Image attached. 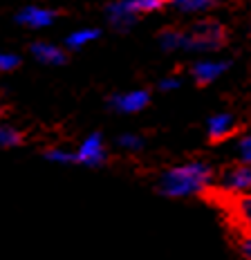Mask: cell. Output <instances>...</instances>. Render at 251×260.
I'll return each mask as SVG.
<instances>
[{
    "instance_id": "8",
    "label": "cell",
    "mask_w": 251,
    "mask_h": 260,
    "mask_svg": "<svg viewBox=\"0 0 251 260\" xmlns=\"http://www.w3.org/2000/svg\"><path fill=\"white\" fill-rule=\"evenodd\" d=\"M236 133V119L227 112H220V115H213L209 119V137L213 142H222V139L231 137Z\"/></svg>"
},
{
    "instance_id": "16",
    "label": "cell",
    "mask_w": 251,
    "mask_h": 260,
    "mask_svg": "<svg viewBox=\"0 0 251 260\" xmlns=\"http://www.w3.org/2000/svg\"><path fill=\"white\" fill-rule=\"evenodd\" d=\"M45 157L52 161V164H76V161H74V153H68V150H63V148L47 150Z\"/></svg>"
},
{
    "instance_id": "13",
    "label": "cell",
    "mask_w": 251,
    "mask_h": 260,
    "mask_svg": "<svg viewBox=\"0 0 251 260\" xmlns=\"http://www.w3.org/2000/svg\"><path fill=\"white\" fill-rule=\"evenodd\" d=\"M164 3H166V0H123V5H125V7H128L135 16L157 12V9L164 7Z\"/></svg>"
},
{
    "instance_id": "4",
    "label": "cell",
    "mask_w": 251,
    "mask_h": 260,
    "mask_svg": "<svg viewBox=\"0 0 251 260\" xmlns=\"http://www.w3.org/2000/svg\"><path fill=\"white\" fill-rule=\"evenodd\" d=\"M222 188L229 195L251 193V164H238L222 175Z\"/></svg>"
},
{
    "instance_id": "15",
    "label": "cell",
    "mask_w": 251,
    "mask_h": 260,
    "mask_svg": "<svg viewBox=\"0 0 251 260\" xmlns=\"http://www.w3.org/2000/svg\"><path fill=\"white\" fill-rule=\"evenodd\" d=\"M182 41H184V31L179 29H164L160 34V45L168 52L182 50Z\"/></svg>"
},
{
    "instance_id": "1",
    "label": "cell",
    "mask_w": 251,
    "mask_h": 260,
    "mask_svg": "<svg viewBox=\"0 0 251 260\" xmlns=\"http://www.w3.org/2000/svg\"><path fill=\"white\" fill-rule=\"evenodd\" d=\"M213 173L202 161H189V164L175 166L160 177V193L166 198H189L209 188Z\"/></svg>"
},
{
    "instance_id": "3",
    "label": "cell",
    "mask_w": 251,
    "mask_h": 260,
    "mask_svg": "<svg viewBox=\"0 0 251 260\" xmlns=\"http://www.w3.org/2000/svg\"><path fill=\"white\" fill-rule=\"evenodd\" d=\"M74 161L83 166H101L106 161V146H103V137L97 133L88 135L81 142L79 150L74 153Z\"/></svg>"
},
{
    "instance_id": "5",
    "label": "cell",
    "mask_w": 251,
    "mask_h": 260,
    "mask_svg": "<svg viewBox=\"0 0 251 260\" xmlns=\"http://www.w3.org/2000/svg\"><path fill=\"white\" fill-rule=\"evenodd\" d=\"M148 101H150V96L146 90H130V92H123V94L112 96L110 106L117 112H121V115H135V112L144 110L148 106Z\"/></svg>"
},
{
    "instance_id": "14",
    "label": "cell",
    "mask_w": 251,
    "mask_h": 260,
    "mask_svg": "<svg viewBox=\"0 0 251 260\" xmlns=\"http://www.w3.org/2000/svg\"><path fill=\"white\" fill-rule=\"evenodd\" d=\"M20 142H23V135L18 128L0 123V148H14V146H20Z\"/></svg>"
},
{
    "instance_id": "17",
    "label": "cell",
    "mask_w": 251,
    "mask_h": 260,
    "mask_svg": "<svg viewBox=\"0 0 251 260\" xmlns=\"http://www.w3.org/2000/svg\"><path fill=\"white\" fill-rule=\"evenodd\" d=\"M238 157L242 164H251V133H247L238 142Z\"/></svg>"
},
{
    "instance_id": "11",
    "label": "cell",
    "mask_w": 251,
    "mask_h": 260,
    "mask_svg": "<svg viewBox=\"0 0 251 260\" xmlns=\"http://www.w3.org/2000/svg\"><path fill=\"white\" fill-rule=\"evenodd\" d=\"M97 39H99V29H95V27H83V29H76L68 36V47L70 50H83L85 45L95 43Z\"/></svg>"
},
{
    "instance_id": "9",
    "label": "cell",
    "mask_w": 251,
    "mask_h": 260,
    "mask_svg": "<svg viewBox=\"0 0 251 260\" xmlns=\"http://www.w3.org/2000/svg\"><path fill=\"white\" fill-rule=\"evenodd\" d=\"M32 56L43 65H63L65 63L63 50L52 45V43H34V45H32Z\"/></svg>"
},
{
    "instance_id": "7",
    "label": "cell",
    "mask_w": 251,
    "mask_h": 260,
    "mask_svg": "<svg viewBox=\"0 0 251 260\" xmlns=\"http://www.w3.org/2000/svg\"><path fill=\"white\" fill-rule=\"evenodd\" d=\"M229 63L227 61H213V58H209V61H200L193 65V79L198 81V83L202 85H209L213 83V81H217L222 77V74L227 72Z\"/></svg>"
},
{
    "instance_id": "10",
    "label": "cell",
    "mask_w": 251,
    "mask_h": 260,
    "mask_svg": "<svg viewBox=\"0 0 251 260\" xmlns=\"http://www.w3.org/2000/svg\"><path fill=\"white\" fill-rule=\"evenodd\" d=\"M231 213L240 224H242L244 234H251V193L233 195L231 198Z\"/></svg>"
},
{
    "instance_id": "20",
    "label": "cell",
    "mask_w": 251,
    "mask_h": 260,
    "mask_svg": "<svg viewBox=\"0 0 251 260\" xmlns=\"http://www.w3.org/2000/svg\"><path fill=\"white\" fill-rule=\"evenodd\" d=\"M240 253L244 260H251V234H242L240 238Z\"/></svg>"
},
{
    "instance_id": "19",
    "label": "cell",
    "mask_w": 251,
    "mask_h": 260,
    "mask_svg": "<svg viewBox=\"0 0 251 260\" xmlns=\"http://www.w3.org/2000/svg\"><path fill=\"white\" fill-rule=\"evenodd\" d=\"M119 146L125 150H141L144 148V139L137 137V135H121L119 137Z\"/></svg>"
},
{
    "instance_id": "6",
    "label": "cell",
    "mask_w": 251,
    "mask_h": 260,
    "mask_svg": "<svg viewBox=\"0 0 251 260\" xmlns=\"http://www.w3.org/2000/svg\"><path fill=\"white\" fill-rule=\"evenodd\" d=\"M16 20L20 25L29 27V29H43V27H50L56 20V12L45 9V7H36V5H27V7H23L18 12Z\"/></svg>"
},
{
    "instance_id": "21",
    "label": "cell",
    "mask_w": 251,
    "mask_h": 260,
    "mask_svg": "<svg viewBox=\"0 0 251 260\" xmlns=\"http://www.w3.org/2000/svg\"><path fill=\"white\" fill-rule=\"evenodd\" d=\"M175 88H179V79H164L162 83H160V90H175Z\"/></svg>"
},
{
    "instance_id": "2",
    "label": "cell",
    "mask_w": 251,
    "mask_h": 260,
    "mask_svg": "<svg viewBox=\"0 0 251 260\" xmlns=\"http://www.w3.org/2000/svg\"><path fill=\"white\" fill-rule=\"evenodd\" d=\"M222 45H225V29H222L220 23H213V20H204V23L195 25L193 29L184 31L182 50L213 52Z\"/></svg>"
},
{
    "instance_id": "12",
    "label": "cell",
    "mask_w": 251,
    "mask_h": 260,
    "mask_svg": "<svg viewBox=\"0 0 251 260\" xmlns=\"http://www.w3.org/2000/svg\"><path fill=\"white\" fill-rule=\"evenodd\" d=\"M168 3L184 14H198V12H206V9L215 7L217 0H168Z\"/></svg>"
},
{
    "instance_id": "18",
    "label": "cell",
    "mask_w": 251,
    "mask_h": 260,
    "mask_svg": "<svg viewBox=\"0 0 251 260\" xmlns=\"http://www.w3.org/2000/svg\"><path fill=\"white\" fill-rule=\"evenodd\" d=\"M20 58L12 52H0V72H12V70L18 68Z\"/></svg>"
}]
</instances>
